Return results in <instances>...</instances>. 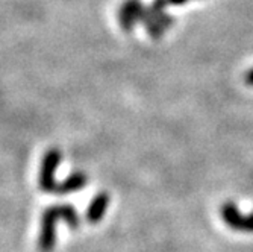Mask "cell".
Returning a JSON list of instances; mask_svg holds the SVG:
<instances>
[{"mask_svg":"<svg viewBox=\"0 0 253 252\" xmlns=\"http://www.w3.org/2000/svg\"><path fill=\"white\" fill-rule=\"evenodd\" d=\"M64 217L67 222H70V226L78 225V216L72 207H58V208H50L42 217V230H41V237H40V249L42 252H50L55 245V220Z\"/></svg>","mask_w":253,"mask_h":252,"instance_id":"obj_1","label":"cell"},{"mask_svg":"<svg viewBox=\"0 0 253 252\" xmlns=\"http://www.w3.org/2000/svg\"><path fill=\"white\" fill-rule=\"evenodd\" d=\"M167 6L169 0H153L150 8H146L141 21L146 23V28L153 38H159L173 25V17L164 12Z\"/></svg>","mask_w":253,"mask_h":252,"instance_id":"obj_2","label":"cell"},{"mask_svg":"<svg viewBox=\"0 0 253 252\" xmlns=\"http://www.w3.org/2000/svg\"><path fill=\"white\" fill-rule=\"evenodd\" d=\"M220 214L223 222L232 230L240 233H253V213L247 216L241 214L234 202H224L221 205Z\"/></svg>","mask_w":253,"mask_h":252,"instance_id":"obj_3","label":"cell"},{"mask_svg":"<svg viewBox=\"0 0 253 252\" xmlns=\"http://www.w3.org/2000/svg\"><path fill=\"white\" fill-rule=\"evenodd\" d=\"M146 8L140 0H126L120 9V23L125 31H132L136 21H141L144 17Z\"/></svg>","mask_w":253,"mask_h":252,"instance_id":"obj_4","label":"cell"},{"mask_svg":"<svg viewBox=\"0 0 253 252\" xmlns=\"http://www.w3.org/2000/svg\"><path fill=\"white\" fill-rule=\"evenodd\" d=\"M59 152L56 151H50L44 158V164H42V170H41V187L42 190L47 192H55V182H53V172L56 169V166L59 164Z\"/></svg>","mask_w":253,"mask_h":252,"instance_id":"obj_5","label":"cell"},{"mask_svg":"<svg viewBox=\"0 0 253 252\" xmlns=\"http://www.w3.org/2000/svg\"><path fill=\"white\" fill-rule=\"evenodd\" d=\"M108 202H109L108 195H99V196L93 201V203L89 205V208H88V219H89L91 222L99 220V219L103 216L105 208L108 207Z\"/></svg>","mask_w":253,"mask_h":252,"instance_id":"obj_6","label":"cell"},{"mask_svg":"<svg viewBox=\"0 0 253 252\" xmlns=\"http://www.w3.org/2000/svg\"><path fill=\"white\" fill-rule=\"evenodd\" d=\"M244 82H246L249 87H253V68H250V70L246 73V76H244Z\"/></svg>","mask_w":253,"mask_h":252,"instance_id":"obj_7","label":"cell"},{"mask_svg":"<svg viewBox=\"0 0 253 252\" xmlns=\"http://www.w3.org/2000/svg\"><path fill=\"white\" fill-rule=\"evenodd\" d=\"M190 2V0H169V5H183Z\"/></svg>","mask_w":253,"mask_h":252,"instance_id":"obj_8","label":"cell"}]
</instances>
